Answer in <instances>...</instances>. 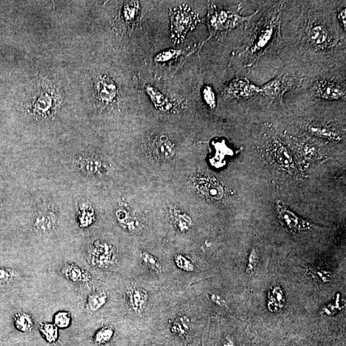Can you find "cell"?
Instances as JSON below:
<instances>
[{
    "instance_id": "obj_24",
    "label": "cell",
    "mask_w": 346,
    "mask_h": 346,
    "mask_svg": "<svg viewBox=\"0 0 346 346\" xmlns=\"http://www.w3.org/2000/svg\"><path fill=\"white\" fill-rule=\"evenodd\" d=\"M189 319L186 316H179L171 323L172 332L180 337L186 336L189 331Z\"/></svg>"
},
{
    "instance_id": "obj_15",
    "label": "cell",
    "mask_w": 346,
    "mask_h": 346,
    "mask_svg": "<svg viewBox=\"0 0 346 346\" xmlns=\"http://www.w3.org/2000/svg\"><path fill=\"white\" fill-rule=\"evenodd\" d=\"M61 273L65 279L76 284L86 283L92 279L89 271L75 263L63 264L61 268Z\"/></svg>"
},
{
    "instance_id": "obj_6",
    "label": "cell",
    "mask_w": 346,
    "mask_h": 346,
    "mask_svg": "<svg viewBox=\"0 0 346 346\" xmlns=\"http://www.w3.org/2000/svg\"><path fill=\"white\" fill-rule=\"evenodd\" d=\"M294 78L287 74H281L264 86L259 87L258 94L270 99L283 103L284 94L296 86Z\"/></svg>"
},
{
    "instance_id": "obj_27",
    "label": "cell",
    "mask_w": 346,
    "mask_h": 346,
    "mask_svg": "<svg viewBox=\"0 0 346 346\" xmlns=\"http://www.w3.org/2000/svg\"><path fill=\"white\" fill-rule=\"evenodd\" d=\"M140 258L145 265L151 270L156 272L157 273H162V267L158 259L156 256L152 255L149 252H142L140 253Z\"/></svg>"
},
{
    "instance_id": "obj_33",
    "label": "cell",
    "mask_w": 346,
    "mask_h": 346,
    "mask_svg": "<svg viewBox=\"0 0 346 346\" xmlns=\"http://www.w3.org/2000/svg\"><path fill=\"white\" fill-rule=\"evenodd\" d=\"M202 96L206 105L213 110L215 109L217 106V100H216V95L214 89L211 86H205L203 88Z\"/></svg>"
},
{
    "instance_id": "obj_36",
    "label": "cell",
    "mask_w": 346,
    "mask_h": 346,
    "mask_svg": "<svg viewBox=\"0 0 346 346\" xmlns=\"http://www.w3.org/2000/svg\"><path fill=\"white\" fill-rule=\"evenodd\" d=\"M259 261V256L258 252L255 249H252L250 252L249 257H248V262L247 268H246V274L248 275L252 276L253 275L256 271Z\"/></svg>"
},
{
    "instance_id": "obj_31",
    "label": "cell",
    "mask_w": 346,
    "mask_h": 346,
    "mask_svg": "<svg viewBox=\"0 0 346 346\" xmlns=\"http://www.w3.org/2000/svg\"><path fill=\"white\" fill-rule=\"evenodd\" d=\"M182 54L181 50L170 49L159 52L154 57V61L158 63H166L177 59Z\"/></svg>"
},
{
    "instance_id": "obj_18",
    "label": "cell",
    "mask_w": 346,
    "mask_h": 346,
    "mask_svg": "<svg viewBox=\"0 0 346 346\" xmlns=\"http://www.w3.org/2000/svg\"><path fill=\"white\" fill-rule=\"evenodd\" d=\"M304 128L312 135L330 140V141H339L343 139L338 130L324 123H307L304 125Z\"/></svg>"
},
{
    "instance_id": "obj_39",
    "label": "cell",
    "mask_w": 346,
    "mask_h": 346,
    "mask_svg": "<svg viewBox=\"0 0 346 346\" xmlns=\"http://www.w3.org/2000/svg\"><path fill=\"white\" fill-rule=\"evenodd\" d=\"M222 346H236V345L230 336H227L224 339Z\"/></svg>"
},
{
    "instance_id": "obj_22",
    "label": "cell",
    "mask_w": 346,
    "mask_h": 346,
    "mask_svg": "<svg viewBox=\"0 0 346 346\" xmlns=\"http://www.w3.org/2000/svg\"><path fill=\"white\" fill-rule=\"evenodd\" d=\"M140 13L139 1H129L125 4L123 10V16L125 22L132 25L137 22Z\"/></svg>"
},
{
    "instance_id": "obj_14",
    "label": "cell",
    "mask_w": 346,
    "mask_h": 346,
    "mask_svg": "<svg viewBox=\"0 0 346 346\" xmlns=\"http://www.w3.org/2000/svg\"><path fill=\"white\" fill-rule=\"evenodd\" d=\"M151 154L159 161L169 160L175 154V146L165 135H158L151 140L149 144Z\"/></svg>"
},
{
    "instance_id": "obj_29",
    "label": "cell",
    "mask_w": 346,
    "mask_h": 346,
    "mask_svg": "<svg viewBox=\"0 0 346 346\" xmlns=\"http://www.w3.org/2000/svg\"><path fill=\"white\" fill-rule=\"evenodd\" d=\"M84 208L82 210H80L78 216V223L80 227L83 228H88L93 224L94 220V213L91 208L86 209Z\"/></svg>"
},
{
    "instance_id": "obj_3",
    "label": "cell",
    "mask_w": 346,
    "mask_h": 346,
    "mask_svg": "<svg viewBox=\"0 0 346 346\" xmlns=\"http://www.w3.org/2000/svg\"><path fill=\"white\" fill-rule=\"evenodd\" d=\"M60 105L55 88L41 86L31 95L27 104L28 112L34 118L46 119L54 116Z\"/></svg>"
},
{
    "instance_id": "obj_10",
    "label": "cell",
    "mask_w": 346,
    "mask_h": 346,
    "mask_svg": "<svg viewBox=\"0 0 346 346\" xmlns=\"http://www.w3.org/2000/svg\"><path fill=\"white\" fill-rule=\"evenodd\" d=\"M95 97L105 106H112L118 100L119 91L114 80L107 75H99L95 80Z\"/></svg>"
},
{
    "instance_id": "obj_28",
    "label": "cell",
    "mask_w": 346,
    "mask_h": 346,
    "mask_svg": "<svg viewBox=\"0 0 346 346\" xmlns=\"http://www.w3.org/2000/svg\"><path fill=\"white\" fill-rule=\"evenodd\" d=\"M114 335V329L111 326L102 327L95 332L94 341L97 345H105L110 341Z\"/></svg>"
},
{
    "instance_id": "obj_8",
    "label": "cell",
    "mask_w": 346,
    "mask_h": 346,
    "mask_svg": "<svg viewBox=\"0 0 346 346\" xmlns=\"http://www.w3.org/2000/svg\"><path fill=\"white\" fill-rule=\"evenodd\" d=\"M59 220V212L54 205L43 206L35 212L33 216L34 230L40 234L50 233L56 229Z\"/></svg>"
},
{
    "instance_id": "obj_19",
    "label": "cell",
    "mask_w": 346,
    "mask_h": 346,
    "mask_svg": "<svg viewBox=\"0 0 346 346\" xmlns=\"http://www.w3.org/2000/svg\"><path fill=\"white\" fill-rule=\"evenodd\" d=\"M285 305V295L281 286L279 285L271 286L267 292V309L271 313H277L282 311Z\"/></svg>"
},
{
    "instance_id": "obj_23",
    "label": "cell",
    "mask_w": 346,
    "mask_h": 346,
    "mask_svg": "<svg viewBox=\"0 0 346 346\" xmlns=\"http://www.w3.org/2000/svg\"><path fill=\"white\" fill-rule=\"evenodd\" d=\"M39 329L42 336L48 343H56L59 338V330L54 324L42 322L40 324Z\"/></svg>"
},
{
    "instance_id": "obj_32",
    "label": "cell",
    "mask_w": 346,
    "mask_h": 346,
    "mask_svg": "<svg viewBox=\"0 0 346 346\" xmlns=\"http://www.w3.org/2000/svg\"><path fill=\"white\" fill-rule=\"evenodd\" d=\"M276 151H277L276 153H277V157L279 158V163H281L282 166L286 167V168L291 166L292 162L291 156H290L289 153L285 146L281 143H277Z\"/></svg>"
},
{
    "instance_id": "obj_38",
    "label": "cell",
    "mask_w": 346,
    "mask_h": 346,
    "mask_svg": "<svg viewBox=\"0 0 346 346\" xmlns=\"http://www.w3.org/2000/svg\"><path fill=\"white\" fill-rule=\"evenodd\" d=\"M346 8H342L341 10H340L339 14H338V18L339 20L340 21H341L342 23V25H343V27L344 28V29H345V31H346Z\"/></svg>"
},
{
    "instance_id": "obj_35",
    "label": "cell",
    "mask_w": 346,
    "mask_h": 346,
    "mask_svg": "<svg viewBox=\"0 0 346 346\" xmlns=\"http://www.w3.org/2000/svg\"><path fill=\"white\" fill-rule=\"evenodd\" d=\"M309 274L313 279L317 280L319 283H326L331 280L332 275L329 272L319 268H310Z\"/></svg>"
},
{
    "instance_id": "obj_11",
    "label": "cell",
    "mask_w": 346,
    "mask_h": 346,
    "mask_svg": "<svg viewBox=\"0 0 346 346\" xmlns=\"http://www.w3.org/2000/svg\"><path fill=\"white\" fill-rule=\"evenodd\" d=\"M259 87L245 78H235L225 86L223 93L231 99H247L258 94Z\"/></svg>"
},
{
    "instance_id": "obj_20",
    "label": "cell",
    "mask_w": 346,
    "mask_h": 346,
    "mask_svg": "<svg viewBox=\"0 0 346 346\" xmlns=\"http://www.w3.org/2000/svg\"><path fill=\"white\" fill-rule=\"evenodd\" d=\"M108 299L109 296L103 290L91 292L87 297L86 309L91 313H95L107 303Z\"/></svg>"
},
{
    "instance_id": "obj_17",
    "label": "cell",
    "mask_w": 346,
    "mask_h": 346,
    "mask_svg": "<svg viewBox=\"0 0 346 346\" xmlns=\"http://www.w3.org/2000/svg\"><path fill=\"white\" fill-rule=\"evenodd\" d=\"M127 303L131 311L139 314L144 311L148 301V292L143 288H131L126 294Z\"/></svg>"
},
{
    "instance_id": "obj_26",
    "label": "cell",
    "mask_w": 346,
    "mask_h": 346,
    "mask_svg": "<svg viewBox=\"0 0 346 346\" xmlns=\"http://www.w3.org/2000/svg\"><path fill=\"white\" fill-rule=\"evenodd\" d=\"M19 277V274L14 269L0 267V288L11 285Z\"/></svg>"
},
{
    "instance_id": "obj_37",
    "label": "cell",
    "mask_w": 346,
    "mask_h": 346,
    "mask_svg": "<svg viewBox=\"0 0 346 346\" xmlns=\"http://www.w3.org/2000/svg\"><path fill=\"white\" fill-rule=\"evenodd\" d=\"M208 298L210 301L216 305L220 306V307H224L226 306V302L222 296L216 294H209L207 295Z\"/></svg>"
},
{
    "instance_id": "obj_9",
    "label": "cell",
    "mask_w": 346,
    "mask_h": 346,
    "mask_svg": "<svg viewBox=\"0 0 346 346\" xmlns=\"http://www.w3.org/2000/svg\"><path fill=\"white\" fill-rule=\"evenodd\" d=\"M277 208L280 223L288 232L297 233L311 228V222L299 218L282 201H278Z\"/></svg>"
},
{
    "instance_id": "obj_7",
    "label": "cell",
    "mask_w": 346,
    "mask_h": 346,
    "mask_svg": "<svg viewBox=\"0 0 346 346\" xmlns=\"http://www.w3.org/2000/svg\"><path fill=\"white\" fill-rule=\"evenodd\" d=\"M71 162L74 169L86 177L101 175L105 168L103 161L99 157L89 153L76 155Z\"/></svg>"
},
{
    "instance_id": "obj_13",
    "label": "cell",
    "mask_w": 346,
    "mask_h": 346,
    "mask_svg": "<svg viewBox=\"0 0 346 346\" xmlns=\"http://www.w3.org/2000/svg\"><path fill=\"white\" fill-rule=\"evenodd\" d=\"M314 94L327 100L346 99V89L338 83L326 79H319L314 83Z\"/></svg>"
},
{
    "instance_id": "obj_16",
    "label": "cell",
    "mask_w": 346,
    "mask_h": 346,
    "mask_svg": "<svg viewBox=\"0 0 346 346\" xmlns=\"http://www.w3.org/2000/svg\"><path fill=\"white\" fill-rule=\"evenodd\" d=\"M144 89L153 105L159 111L171 112L176 110L177 105L175 103L152 85H146Z\"/></svg>"
},
{
    "instance_id": "obj_30",
    "label": "cell",
    "mask_w": 346,
    "mask_h": 346,
    "mask_svg": "<svg viewBox=\"0 0 346 346\" xmlns=\"http://www.w3.org/2000/svg\"><path fill=\"white\" fill-rule=\"evenodd\" d=\"M71 321L72 316L69 312H57L54 316V324L58 328H67L71 325Z\"/></svg>"
},
{
    "instance_id": "obj_12",
    "label": "cell",
    "mask_w": 346,
    "mask_h": 346,
    "mask_svg": "<svg viewBox=\"0 0 346 346\" xmlns=\"http://www.w3.org/2000/svg\"><path fill=\"white\" fill-rule=\"evenodd\" d=\"M306 35L314 48L320 50L332 47L334 42L330 31L322 23H311L306 30Z\"/></svg>"
},
{
    "instance_id": "obj_34",
    "label": "cell",
    "mask_w": 346,
    "mask_h": 346,
    "mask_svg": "<svg viewBox=\"0 0 346 346\" xmlns=\"http://www.w3.org/2000/svg\"><path fill=\"white\" fill-rule=\"evenodd\" d=\"M175 264L178 269L185 272H194L195 266L194 264L189 260L182 254H176L175 258Z\"/></svg>"
},
{
    "instance_id": "obj_4",
    "label": "cell",
    "mask_w": 346,
    "mask_h": 346,
    "mask_svg": "<svg viewBox=\"0 0 346 346\" xmlns=\"http://www.w3.org/2000/svg\"><path fill=\"white\" fill-rule=\"evenodd\" d=\"M171 39L175 44L184 42L187 34L197 26L201 20L199 15L191 10L186 4L170 10Z\"/></svg>"
},
{
    "instance_id": "obj_1",
    "label": "cell",
    "mask_w": 346,
    "mask_h": 346,
    "mask_svg": "<svg viewBox=\"0 0 346 346\" xmlns=\"http://www.w3.org/2000/svg\"><path fill=\"white\" fill-rule=\"evenodd\" d=\"M283 3L275 4L266 12L258 23L251 41L246 50L248 66L257 63L259 59L273 46H277L280 39V25Z\"/></svg>"
},
{
    "instance_id": "obj_25",
    "label": "cell",
    "mask_w": 346,
    "mask_h": 346,
    "mask_svg": "<svg viewBox=\"0 0 346 346\" xmlns=\"http://www.w3.org/2000/svg\"><path fill=\"white\" fill-rule=\"evenodd\" d=\"M171 218L175 226L182 232L189 230L192 225V220L189 216L179 211L172 212Z\"/></svg>"
},
{
    "instance_id": "obj_21",
    "label": "cell",
    "mask_w": 346,
    "mask_h": 346,
    "mask_svg": "<svg viewBox=\"0 0 346 346\" xmlns=\"http://www.w3.org/2000/svg\"><path fill=\"white\" fill-rule=\"evenodd\" d=\"M14 322L17 330L23 333L31 332L34 327L33 317L31 314L25 312L15 314Z\"/></svg>"
},
{
    "instance_id": "obj_5",
    "label": "cell",
    "mask_w": 346,
    "mask_h": 346,
    "mask_svg": "<svg viewBox=\"0 0 346 346\" xmlns=\"http://www.w3.org/2000/svg\"><path fill=\"white\" fill-rule=\"evenodd\" d=\"M87 258L89 264L93 267L106 269L116 264L117 253L112 245L105 242L96 241L89 246Z\"/></svg>"
},
{
    "instance_id": "obj_2",
    "label": "cell",
    "mask_w": 346,
    "mask_h": 346,
    "mask_svg": "<svg viewBox=\"0 0 346 346\" xmlns=\"http://www.w3.org/2000/svg\"><path fill=\"white\" fill-rule=\"evenodd\" d=\"M241 5L230 8H219L214 3L209 2L208 5V13L205 19V24L209 29L210 37L221 38L237 27L243 26L249 22L252 17L259 11L254 12L249 16H243L239 14Z\"/></svg>"
}]
</instances>
